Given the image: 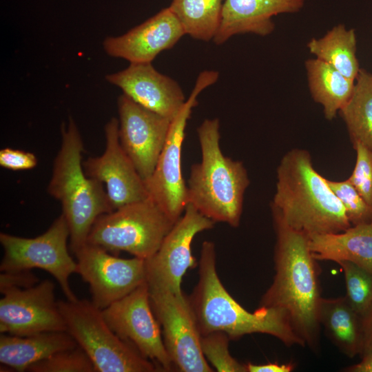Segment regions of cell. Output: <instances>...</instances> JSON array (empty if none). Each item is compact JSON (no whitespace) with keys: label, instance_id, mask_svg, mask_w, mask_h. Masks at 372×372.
I'll use <instances>...</instances> for the list:
<instances>
[{"label":"cell","instance_id":"cell-36","mask_svg":"<svg viewBox=\"0 0 372 372\" xmlns=\"http://www.w3.org/2000/svg\"><path fill=\"white\" fill-rule=\"evenodd\" d=\"M361 360L357 364L344 369L347 372H372V353L361 357Z\"/></svg>","mask_w":372,"mask_h":372},{"label":"cell","instance_id":"cell-1","mask_svg":"<svg viewBox=\"0 0 372 372\" xmlns=\"http://www.w3.org/2000/svg\"><path fill=\"white\" fill-rule=\"evenodd\" d=\"M276 245L273 280L262 296L259 307L287 313L296 334L313 351L320 350L322 299L320 269L309 245V235L288 226L271 211Z\"/></svg>","mask_w":372,"mask_h":372},{"label":"cell","instance_id":"cell-15","mask_svg":"<svg viewBox=\"0 0 372 372\" xmlns=\"http://www.w3.org/2000/svg\"><path fill=\"white\" fill-rule=\"evenodd\" d=\"M117 105L120 143L145 182L156 167L172 120L139 105L123 94Z\"/></svg>","mask_w":372,"mask_h":372},{"label":"cell","instance_id":"cell-33","mask_svg":"<svg viewBox=\"0 0 372 372\" xmlns=\"http://www.w3.org/2000/svg\"><path fill=\"white\" fill-rule=\"evenodd\" d=\"M39 282L38 277L31 270L2 272L0 274V292L13 288L26 289Z\"/></svg>","mask_w":372,"mask_h":372},{"label":"cell","instance_id":"cell-18","mask_svg":"<svg viewBox=\"0 0 372 372\" xmlns=\"http://www.w3.org/2000/svg\"><path fill=\"white\" fill-rule=\"evenodd\" d=\"M185 34L168 7L123 35L107 37L103 42L110 56L132 63H152L161 52L173 48Z\"/></svg>","mask_w":372,"mask_h":372},{"label":"cell","instance_id":"cell-5","mask_svg":"<svg viewBox=\"0 0 372 372\" xmlns=\"http://www.w3.org/2000/svg\"><path fill=\"white\" fill-rule=\"evenodd\" d=\"M61 144L54 161L48 192L59 200L74 254L87 243L90 229L102 214L113 211L105 188L87 176L83 167V143L72 117L61 125Z\"/></svg>","mask_w":372,"mask_h":372},{"label":"cell","instance_id":"cell-34","mask_svg":"<svg viewBox=\"0 0 372 372\" xmlns=\"http://www.w3.org/2000/svg\"><path fill=\"white\" fill-rule=\"evenodd\" d=\"M247 372H291L295 368V364L290 362L285 364L269 362L262 364L247 363Z\"/></svg>","mask_w":372,"mask_h":372},{"label":"cell","instance_id":"cell-16","mask_svg":"<svg viewBox=\"0 0 372 372\" xmlns=\"http://www.w3.org/2000/svg\"><path fill=\"white\" fill-rule=\"evenodd\" d=\"M105 136L103 154L83 162L85 174L105 185L113 210L148 198L144 180L120 143L118 119L105 124Z\"/></svg>","mask_w":372,"mask_h":372},{"label":"cell","instance_id":"cell-12","mask_svg":"<svg viewBox=\"0 0 372 372\" xmlns=\"http://www.w3.org/2000/svg\"><path fill=\"white\" fill-rule=\"evenodd\" d=\"M102 313L111 329L154 362L161 371L174 370L163 342L161 326L151 307L146 281L103 309Z\"/></svg>","mask_w":372,"mask_h":372},{"label":"cell","instance_id":"cell-31","mask_svg":"<svg viewBox=\"0 0 372 372\" xmlns=\"http://www.w3.org/2000/svg\"><path fill=\"white\" fill-rule=\"evenodd\" d=\"M356 161L348 178L363 199L372 207V151L357 143L353 145Z\"/></svg>","mask_w":372,"mask_h":372},{"label":"cell","instance_id":"cell-19","mask_svg":"<svg viewBox=\"0 0 372 372\" xmlns=\"http://www.w3.org/2000/svg\"><path fill=\"white\" fill-rule=\"evenodd\" d=\"M305 0H225L218 30L213 41L220 45L231 37L251 33L261 37L275 28L272 17L299 12Z\"/></svg>","mask_w":372,"mask_h":372},{"label":"cell","instance_id":"cell-2","mask_svg":"<svg viewBox=\"0 0 372 372\" xmlns=\"http://www.w3.org/2000/svg\"><path fill=\"white\" fill-rule=\"evenodd\" d=\"M216 259L214 243L204 241L198 262V281L188 296L201 335L222 331L230 340H236L258 333L272 335L287 347H306L285 311L259 307L251 313L242 307L222 284Z\"/></svg>","mask_w":372,"mask_h":372},{"label":"cell","instance_id":"cell-3","mask_svg":"<svg viewBox=\"0 0 372 372\" xmlns=\"http://www.w3.org/2000/svg\"><path fill=\"white\" fill-rule=\"evenodd\" d=\"M271 209L288 226L308 235L338 233L351 226L326 178L302 149H293L280 160Z\"/></svg>","mask_w":372,"mask_h":372},{"label":"cell","instance_id":"cell-17","mask_svg":"<svg viewBox=\"0 0 372 372\" xmlns=\"http://www.w3.org/2000/svg\"><path fill=\"white\" fill-rule=\"evenodd\" d=\"M105 79L139 105L171 120L187 100L179 84L152 63H130L123 70L107 74Z\"/></svg>","mask_w":372,"mask_h":372},{"label":"cell","instance_id":"cell-25","mask_svg":"<svg viewBox=\"0 0 372 372\" xmlns=\"http://www.w3.org/2000/svg\"><path fill=\"white\" fill-rule=\"evenodd\" d=\"M353 145L360 143L372 151V73L360 68L353 93L339 112Z\"/></svg>","mask_w":372,"mask_h":372},{"label":"cell","instance_id":"cell-8","mask_svg":"<svg viewBox=\"0 0 372 372\" xmlns=\"http://www.w3.org/2000/svg\"><path fill=\"white\" fill-rule=\"evenodd\" d=\"M219 74L214 70L203 71L183 107L172 119L164 147L152 176L144 183L152 198L176 223L187 205V185L181 168V154L185 129L199 94L215 83Z\"/></svg>","mask_w":372,"mask_h":372},{"label":"cell","instance_id":"cell-9","mask_svg":"<svg viewBox=\"0 0 372 372\" xmlns=\"http://www.w3.org/2000/svg\"><path fill=\"white\" fill-rule=\"evenodd\" d=\"M70 231L61 214L43 234L32 238L1 232L0 243L3 256L0 263L1 272L40 269L50 273L59 282L67 299L78 298L70 285L71 274L76 273L77 263L68 252L67 241Z\"/></svg>","mask_w":372,"mask_h":372},{"label":"cell","instance_id":"cell-6","mask_svg":"<svg viewBox=\"0 0 372 372\" xmlns=\"http://www.w3.org/2000/svg\"><path fill=\"white\" fill-rule=\"evenodd\" d=\"M66 331L91 360L95 372H154L160 369L107 324L92 301H58Z\"/></svg>","mask_w":372,"mask_h":372},{"label":"cell","instance_id":"cell-21","mask_svg":"<svg viewBox=\"0 0 372 372\" xmlns=\"http://www.w3.org/2000/svg\"><path fill=\"white\" fill-rule=\"evenodd\" d=\"M77 346L65 331H48L19 336L7 333L0 336V362L14 371H26L32 364L52 354Z\"/></svg>","mask_w":372,"mask_h":372},{"label":"cell","instance_id":"cell-22","mask_svg":"<svg viewBox=\"0 0 372 372\" xmlns=\"http://www.w3.org/2000/svg\"><path fill=\"white\" fill-rule=\"evenodd\" d=\"M319 320L327 337L346 356L360 355L363 338V319L351 307L345 296L322 298Z\"/></svg>","mask_w":372,"mask_h":372},{"label":"cell","instance_id":"cell-13","mask_svg":"<svg viewBox=\"0 0 372 372\" xmlns=\"http://www.w3.org/2000/svg\"><path fill=\"white\" fill-rule=\"evenodd\" d=\"M77 271L90 286L92 302L103 310L145 281V260L121 258L86 243L74 253Z\"/></svg>","mask_w":372,"mask_h":372},{"label":"cell","instance_id":"cell-30","mask_svg":"<svg viewBox=\"0 0 372 372\" xmlns=\"http://www.w3.org/2000/svg\"><path fill=\"white\" fill-rule=\"evenodd\" d=\"M327 183L342 205L351 225L372 222L371 207L347 178L335 181L326 178Z\"/></svg>","mask_w":372,"mask_h":372},{"label":"cell","instance_id":"cell-20","mask_svg":"<svg viewBox=\"0 0 372 372\" xmlns=\"http://www.w3.org/2000/svg\"><path fill=\"white\" fill-rule=\"evenodd\" d=\"M309 245L317 260L348 261L372 271V222L338 233L309 234Z\"/></svg>","mask_w":372,"mask_h":372},{"label":"cell","instance_id":"cell-27","mask_svg":"<svg viewBox=\"0 0 372 372\" xmlns=\"http://www.w3.org/2000/svg\"><path fill=\"white\" fill-rule=\"evenodd\" d=\"M344 277L348 302L362 318L372 311V271L353 262H338Z\"/></svg>","mask_w":372,"mask_h":372},{"label":"cell","instance_id":"cell-29","mask_svg":"<svg viewBox=\"0 0 372 372\" xmlns=\"http://www.w3.org/2000/svg\"><path fill=\"white\" fill-rule=\"evenodd\" d=\"M30 372H95L86 353L79 347L58 351L30 366Z\"/></svg>","mask_w":372,"mask_h":372},{"label":"cell","instance_id":"cell-35","mask_svg":"<svg viewBox=\"0 0 372 372\" xmlns=\"http://www.w3.org/2000/svg\"><path fill=\"white\" fill-rule=\"evenodd\" d=\"M363 319V338L360 357L372 353V311Z\"/></svg>","mask_w":372,"mask_h":372},{"label":"cell","instance_id":"cell-14","mask_svg":"<svg viewBox=\"0 0 372 372\" xmlns=\"http://www.w3.org/2000/svg\"><path fill=\"white\" fill-rule=\"evenodd\" d=\"M50 280L26 289H9L1 293L0 332L19 336L48 331H65Z\"/></svg>","mask_w":372,"mask_h":372},{"label":"cell","instance_id":"cell-10","mask_svg":"<svg viewBox=\"0 0 372 372\" xmlns=\"http://www.w3.org/2000/svg\"><path fill=\"white\" fill-rule=\"evenodd\" d=\"M149 300L174 370L214 371L203 353L201 334L188 296L183 292L149 291Z\"/></svg>","mask_w":372,"mask_h":372},{"label":"cell","instance_id":"cell-7","mask_svg":"<svg viewBox=\"0 0 372 372\" xmlns=\"http://www.w3.org/2000/svg\"><path fill=\"white\" fill-rule=\"evenodd\" d=\"M174 223L149 197L101 215L90 229L87 243L147 260L158 249Z\"/></svg>","mask_w":372,"mask_h":372},{"label":"cell","instance_id":"cell-32","mask_svg":"<svg viewBox=\"0 0 372 372\" xmlns=\"http://www.w3.org/2000/svg\"><path fill=\"white\" fill-rule=\"evenodd\" d=\"M37 158L32 152L6 147L0 150V165L13 171L27 170L36 167Z\"/></svg>","mask_w":372,"mask_h":372},{"label":"cell","instance_id":"cell-11","mask_svg":"<svg viewBox=\"0 0 372 372\" xmlns=\"http://www.w3.org/2000/svg\"><path fill=\"white\" fill-rule=\"evenodd\" d=\"M215 222L188 203L183 215L174 223L158 249L145 260V281L151 291L181 293L183 276L196 262L192 243L200 232L211 229Z\"/></svg>","mask_w":372,"mask_h":372},{"label":"cell","instance_id":"cell-23","mask_svg":"<svg viewBox=\"0 0 372 372\" xmlns=\"http://www.w3.org/2000/svg\"><path fill=\"white\" fill-rule=\"evenodd\" d=\"M305 68L313 99L322 105L324 117L333 120L350 99L355 81L317 58L307 60Z\"/></svg>","mask_w":372,"mask_h":372},{"label":"cell","instance_id":"cell-26","mask_svg":"<svg viewBox=\"0 0 372 372\" xmlns=\"http://www.w3.org/2000/svg\"><path fill=\"white\" fill-rule=\"evenodd\" d=\"M225 0H172L169 8L182 25L185 34L209 41L214 38Z\"/></svg>","mask_w":372,"mask_h":372},{"label":"cell","instance_id":"cell-4","mask_svg":"<svg viewBox=\"0 0 372 372\" xmlns=\"http://www.w3.org/2000/svg\"><path fill=\"white\" fill-rule=\"evenodd\" d=\"M201 161L191 167L187 204L215 223L240 225L245 192L249 185L242 162L225 156L220 145V121L205 119L197 129Z\"/></svg>","mask_w":372,"mask_h":372},{"label":"cell","instance_id":"cell-28","mask_svg":"<svg viewBox=\"0 0 372 372\" xmlns=\"http://www.w3.org/2000/svg\"><path fill=\"white\" fill-rule=\"evenodd\" d=\"M229 340V337L222 331L201 335L200 345L204 356L217 371L247 372L246 364L238 362L230 354Z\"/></svg>","mask_w":372,"mask_h":372},{"label":"cell","instance_id":"cell-24","mask_svg":"<svg viewBox=\"0 0 372 372\" xmlns=\"http://www.w3.org/2000/svg\"><path fill=\"white\" fill-rule=\"evenodd\" d=\"M311 54L355 81L360 70L356 56L357 41L355 30L338 24L323 37L312 38L307 43Z\"/></svg>","mask_w":372,"mask_h":372}]
</instances>
